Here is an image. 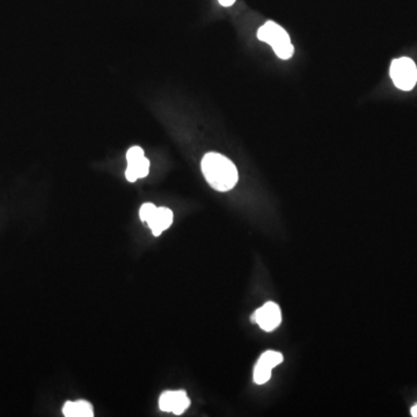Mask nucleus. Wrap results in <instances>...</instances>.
<instances>
[{
	"instance_id": "8",
	"label": "nucleus",
	"mask_w": 417,
	"mask_h": 417,
	"mask_svg": "<svg viewBox=\"0 0 417 417\" xmlns=\"http://www.w3.org/2000/svg\"><path fill=\"white\" fill-rule=\"evenodd\" d=\"M63 414L65 417H93V407L91 404L84 400L79 401H67L63 407Z\"/></svg>"
},
{
	"instance_id": "3",
	"label": "nucleus",
	"mask_w": 417,
	"mask_h": 417,
	"mask_svg": "<svg viewBox=\"0 0 417 417\" xmlns=\"http://www.w3.org/2000/svg\"><path fill=\"white\" fill-rule=\"evenodd\" d=\"M389 75L394 85L401 91H411L417 82V66L414 60L401 57L393 60L389 67Z\"/></svg>"
},
{
	"instance_id": "11",
	"label": "nucleus",
	"mask_w": 417,
	"mask_h": 417,
	"mask_svg": "<svg viewBox=\"0 0 417 417\" xmlns=\"http://www.w3.org/2000/svg\"><path fill=\"white\" fill-rule=\"evenodd\" d=\"M143 157H144V151L141 150L139 146H134V148H129L128 153H126V161H128V163L139 161V159Z\"/></svg>"
},
{
	"instance_id": "4",
	"label": "nucleus",
	"mask_w": 417,
	"mask_h": 417,
	"mask_svg": "<svg viewBox=\"0 0 417 417\" xmlns=\"http://www.w3.org/2000/svg\"><path fill=\"white\" fill-rule=\"evenodd\" d=\"M251 321L256 323L264 332H273L282 323L281 308L273 301H268L262 308L256 310Z\"/></svg>"
},
{
	"instance_id": "7",
	"label": "nucleus",
	"mask_w": 417,
	"mask_h": 417,
	"mask_svg": "<svg viewBox=\"0 0 417 417\" xmlns=\"http://www.w3.org/2000/svg\"><path fill=\"white\" fill-rule=\"evenodd\" d=\"M173 211L168 207H157V210L148 220V225L152 229L154 237L161 236L173 223Z\"/></svg>"
},
{
	"instance_id": "6",
	"label": "nucleus",
	"mask_w": 417,
	"mask_h": 417,
	"mask_svg": "<svg viewBox=\"0 0 417 417\" xmlns=\"http://www.w3.org/2000/svg\"><path fill=\"white\" fill-rule=\"evenodd\" d=\"M189 406L190 400L185 391H167L159 399V408L166 413L181 415L188 409Z\"/></svg>"
},
{
	"instance_id": "9",
	"label": "nucleus",
	"mask_w": 417,
	"mask_h": 417,
	"mask_svg": "<svg viewBox=\"0 0 417 417\" xmlns=\"http://www.w3.org/2000/svg\"><path fill=\"white\" fill-rule=\"evenodd\" d=\"M150 172V161L143 157L139 161L128 163V168L126 170V178L129 182H135L139 179L146 178Z\"/></svg>"
},
{
	"instance_id": "5",
	"label": "nucleus",
	"mask_w": 417,
	"mask_h": 417,
	"mask_svg": "<svg viewBox=\"0 0 417 417\" xmlns=\"http://www.w3.org/2000/svg\"><path fill=\"white\" fill-rule=\"evenodd\" d=\"M283 354L278 352L269 350L261 354L256 365L254 367V381L257 385H264L268 383L271 378V371L274 367L282 363Z\"/></svg>"
},
{
	"instance_id": "12",
	"label": "nucleus",
	"mask_w": 417,
	"mask_h": 417,
	"mask_svg": "<svg viewBox=\"0 0 417 417\" xmlns=\"http://www.w3.org/2000/svg\"><path fill=\"white\" fill-rule=\"evenodd\" d=\"M218 1L224 7L232 6L233 4L236 3V0H218Z\"/></svg>"
},
{
	"instance_id": "10",
	"label": "nucleus",
	"mask_w": 417,
	"mask_h": 417,
	"mask_svg": "<svg viewBox=\"0 0 417 417\" xmlns=\"http://www.w3.org/2000/svg\"><path fill=\"white\" fill-rule=\"evenodd\" d=\"M157 210V207L152 203H145L141 205V210H139V217L141 220L145 223H148L152 215Z\"/></svg>"
},
{
	"instance_id": "1",
	"label": "nucleus",
	"mask_w": 417,
	"mask_h": 417,
	"mask_svg": "<svg viewBox=\"0 0 417 417\" xmlns=\"http://www.w3.org/2000/svg\"><path fill=\"white\" fill-rule=\"evenodd\" d=\"M201 166L207 183L218 192H229L238 182L236 165L223 154L209 152L204 156Z\"/></svg>"
},
{
	"instance_id": "13",
	"label": "nucleus",
	"mask_w": 417,
	"mask_h": 417,
	"mask_svg": "<svg viewBox=\"0 0 417 417\" xmlns=\"http://www.w3.org/2000/svg\"><path fill=\"white\" fill-rule=\"evenodd\" d=\"M411 416L417 417V405L411 408Z\"/></svg>"
},
{
	"instance_id": "2",
	"label": "nucleus",
	"mask_w": 417,
	"mask_h": 417,
	"mask_svg": "<svg viewBox=\"0 0 417 417\" xmlns=\"http://www.w3.org/2000/svg\"><path fill=\"white\" fill-rule=\"evenodd\" d=\"M257 38L260 41L269 44L273 48L274 53L281 60H289L295 53L289 34L274 21L266 22L259 29Z\"/></svg>"
}]
</instances>
